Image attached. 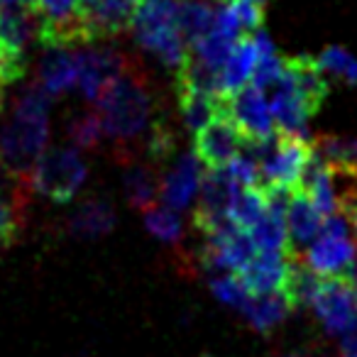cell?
I'll use <instances>...</instances> for the list:
<instances>
[{"mask_svg":"<svg viewBox=\"0 0 357 357\" xmlns=\"http://www.w3.org/2000/svg\"><path fill=\"white\" fill-rule=\"evenodd\" d=\"M96 113L103 123L105 142L113 147V157L120 164L139 159V144L142 149L147 147L162 118L154 84L137 59L96 100Z\"/></svg>","mask_w":357,"mask_h":357,"instance_id":"obj_1","label":"cell"},{"mask_svg":"<svg viewBox=\"0 0 357 357\" xmlns=\"http://www.w3.org/2000/svg\"><path fill=\"white\" fill-rule=\"evenodd\" d=\"M50 144V96L30 84L17 96L8 123L0 130V169L15 189L30 194V178Z\"/></svg>","mask_w":357,"mask_h":357,"instance_id":"obj_2","label":"cell"},{"mask_svg":"<svg viewBox=\"0 0 357 357\" xmlns=\"http://www.w3.org/2000/svg\"><path fill=\"white\" fill-rule=\"evenodd\" d=\"M137 45L167 69L181 71L189 61V45L178 25V0H142L130 20Z\"/></svg>","mask_w":357,"mask_h":357,"instance_id":"obj_3","label":"cell"},{"mask_svg":"<svg viewBox=\"0 0 357 357\" xmlns=\"http://www.w3.org/2000/svg\"><path fill=\"white\" fill-rule=\"evenodd\" d=\"M89 176V164L76 147H52L37 162L30 178V194L52 204H69L81 194Z\"/></svg>","mask_w":357,"mask_h":357,"instance_id":"obj_4","label":"cell"},{"mask_svg":"<svg viewBox=\"0 0 357 357\" xmlns=\"http://www.w3.org/2000/svg\"><path fill=\"white\" fill-rule=\"evenodd\" d=\"M301 259L323 279H340L352 264H357V245L352 243L350 220L337 211L328 215L323 233L301 255Z\"/></svg>","mask_w":357,"mask_h":357,"instance_id":"obj_5","label":"cell"},{"mask_svg":"<svg viewBox=\"0 0 357 357\" xmlns=\"http://www.w3.org/2000/svg\"><path fill=\"white\" fill-rule=\"evenodd\" d=\"M132 59L135 56L125 54L123 50H115L110 45L79 47L76 50V64H79V89L84 98L96 105L103 91L128 71Z\"/></svg>","mask_w":357,"mask_h":357,"instance_id":"obj_6","label":"cell"},{"mask_svg":"<svg viewBox=\"0 0 357 357\" xmlns=\"http://www.w3.org/2000/svg\"><path fill=\"white\" fill-rule=\"evenodd\" d=\"M311 308L328 335L342 337L357 323V296L342 279H323Z\"/></svg>","mask_w":357,"mask_h":357,"instance_id":"obj_7","label":"cell"},{"mask_svg":"<svg viewBox=\"0 0 357 357\" xmlns=\"http://www.w3.org/2000/svg\"><path fill=\"white\" fill-rule=\"evenodd\" d=\"M248 144V137L243 130L233 123L228 113L215 118L206 130L196 135L194 154L201 159V164L208 169H223L238 157Z\"/></svg>","mask_w":357,"mask_h":357,"instance_id":"obj_8","label":"cell"},{"mask_svg":"<svg viewBox=\"0 0 357 357\" xmlns=\"http://www.w3.org/2000/svg\"><path fill=\"white\" fill-rule=\"evenodd\" d=\"M225 113L233 118V123L243 130L248 139H264L277 132L267 93L262 89H255L252 84L225 98Z\"/></svg>","mask_w":357,"mask_h":357,"instance_id":"obj_9","label":"cell"},{"mask_svg":"<svg viewBox=\"0 0 357 357\" xmlns=\"http://www.w3.org/2000/svg\"><path fill=\"white\" fill-rule=\"evenodd\" d=\"M201 181H204V164L194 152H184L176 157L172 169L162 174L159 181V201L169 211H184L191 201L199 196Z\"/></svg>","mask_w":357,"mask_h":357,"instance_id":"obj_10","label":"cell"},{"mask_svg":"<svg viewBox=\"0 0 357 357\" xmlns=\"http://www.w3.org/2000/svg\"><path fill=\"white\" fill-rule=\"evenodd\" d=\"M326 215L316 208L311 199L301 191H294L291 204L287 211V228H289V257H301L311 243L323 233Z\"/></svg>","mask_w":357,"mask_h":357,"instance_id":"obj_11","label":"cell"},{"mask_svg":"<svg viewBox=\"0 0 357 357\" xmlns=\"http://www.w3.org/2000/svg\"><path fill=\"white\" fill-rule=\"evenodd\" d=\"M115 228V208L103 196L84 199L64 220V235L74 240H98Z\"/></svg>","mask_w":357,"mask_h":357,"instance_id":"obj_12","label":"cell"},{"mask_svg":"<svg viewBox=\"0 0 357 357\" xmlns=\"http://www.w3.org/2000/svg\"><path fill=\"white\" fill-rule=\"evenodd\" d=\"M269 108H272V118L277 125V132L289 135V137L308 139V120H311V110L303 103V98L287 84L279 79V84L272 89L269 96Z\"/></svg>","mask_w":357,"mask_h":357,"instance_id":"obj_13","label":"cell"},{"mask_svg":"<svg viewBox=\"0 0 357 357\" xmlns=\"http://www.w3.org/2000/svg\"><path fill=\"white\" fill-rule=\"evenodd\" d=\"M282 79L301 96L313 115L321 110V105L326 103L328 93H331L328 76L318 69L316 59H311V56H289Z\"/></svg>","mask_w":357,"mask_h":357,"instance_id":"obj_14","label":"cell"},{"mask_svg":"<svg viewBox=\"0 0 357 357\" xmlns=\"http://www.w3.org/2000/svg\"><path fill=\"white\" fill-rule=\"evenodd\" d=\"M37 86L50 98H59L66 91L79 86V64L76 50H45V56L37 69Z\"/></svg>","mask_w":357,"mask_h":357,"instance_id":"obj_15","label":"cell"},{"mask_svg":"<svg viewBox=\"0 0 357 357\" xmlns=\"http://www.w3.org/2000/svg\"><path fill=\"white\" fill-rule=\"evenodd\" d=\"M289 269V255L284 252H257L255 259L238 274L243 279L250 296H264V294H277L284 289Z\"/></svg>","mask_w":357,"mask_h":357,"instance_id":"obj_16","label":"cell"},{"mask_svg":"<svg viewBox=\"0 0 357 357\" xmlns=\"http://www.w3.org/2000/svg\"><path fill=\"white\" fill-rule=\"evenodd\" d=\"M225 98L228 96H213L204 93V91L186 89V86H176L178 115H181L184 128L194 135L206 130L215 118L225 113Z\"/></svg>","mask_w":357,"mask_h":357,"instance_id":"obj_17","label":"cell"},{"mask_svg":"<svg viewBox=\"0 0 357 357\" xmlns=\"http://www.w3.org/2000/svg\"><path fill=\"white\" fill-rule=\"evenodd\" d=\"M123 186L130 208L142 211V213L154 208L159 199V181H162L159 169L149 164L147 159H135V162L123 164Z\"/></svg>","mask_w":357,"mask_h":357,"instance_id":"obj_18","label":"cell"},{"mask_svg":"<svg viewBox=\"0 0 357 357\" xmlns=\"http://www.w3.org/2000/svg\"><path fill=\"white\" fill-rule=\"evenodd\" d=\"M257 64H259L257 45H255L252 35H245L235 45L233 54L228 56V61L223 66V74H220V91H223V96H233L238 91H243L245 86L252 84Z\"/></svg>","mask_w":357,"mask_h":357,"instance_id":"obj_19","label":"cell"},{"mask_svg":"<svg viewBox=\"0 0 357 357\" xmlns=\"http://www.w3.org/2000/svg\"><path fill=\"white\" fill-rule=\"evenodd\" d=\"M321 284H323V277H318L301 257H289V269H287L282 294L287 296L291 311L311 306L313 296H316V291L321 289Z\"/></svg>","mask_w":357,"mask_h":357,"instance_id":"obj_20","label":"cell"},{"mask_svg":"<svg viewBox=\"0 0 357 357\" xmlns=\"http://www.w3.org/2000/svg\"><path fill=\"white\" fill-rule=\"evenodd\" d=\"M291 311L287 296L282 291L277 294H264V296H252L240 313L245 316V321L250 323V328L257 333H272L277 326H282L287 313Z\"/></svg>","mask_w":357,"mask_h":357,"instance_id":"obj_21","label":"cell"},{"mask_svg":"<svg viewBox=\"0 0 357 357\" xmlns=\"http://www.w3.org/2000/svg\"><path fill=\"white\" fill-rule=\"evenodd\" d=\"M267 213V194L264 189H240L230 204L228 218L243 230H252Z\"/></svg>","mask_w":357,"mask_h":357,"instance_id":"obj_22","label":"cell"},{"mask_svg":"<svg viewBox=\"0 0 357 357\" xmlns=\"http://www.w3.org/2000/svg\"><path fill=\"white\" fill-rule=\"evenodd\" d=\"M66 137L76 149H98L105 142L103 123L96 110H81L66 120Z\"/></svg>","mask_w":357,"mask_h":357,"instance_id":"obj_23","label":"cell"},{"mask_svg":"<svg viewBox=\"0 0 357 357\" xmlns=\"http://www.w3.org/2000/svg\"><path fill=\"white\" fill-rule=\"evenodd\" d=\"M144 228H147L149 235L159 240L164 245H172V248H178L184 243V220L176 211H169L164 206H154V208L144 211Z\"/></svg>","mask_w":357,"mask_h":357,"instance_id":"obj_24","label":"cell"},{"mask_svg":"<svg viewBox=\"0 0 357 357\" xmlns=\"http://www.w3.org/2000/svg\"><path fill=\"white\" fill-rule=\"evenodd\" d=\"M318 69L331 79L342 81L345 86H357V59L347 50L331 45L318 54Z\"/></svg>","mask_w":357,"mask_h":357,"instance_id":"obj_25","label":"cell"},{"mask_svg":"<svg viewBox=\"0 0 357 357\" xmlns=\"http://www.w3.org/2000/svg\"><path fill=\"white\" fill-rule=\"evenodd\" d=\"M27 191H17L13 199H6L3 191H0V248L3 245H10L13 240L20 235L22 230V208L27 204Z\"/></svg>","mask_w":357,"mask_h":357,"instance_id":"obj_26","label":"cell"},{"mask_svg":"<svg viewBox=\"0 0 357 357\" xmlns=\"http://www.w3.org/2000/svg\"><path fill=\"white\" fill-rule=\"evenodd\" d=\"M211 291H213V296L218 298L220 303H225V306H230V308H238V311H243L245 303L252 298L238 274H220V277H213L211 279Z\"/></svg>","mask_w":357,"mask_h":357,"instance_id":"obj_27","label":"cell"},{"mask_svg":"<svg viewBox=\"0 0 357 357\" xmlns=\"http://www.w3.org/2000/svg\"><path fill=\"white\" fill-rule=\"evenodd\" d=\"M225 169H228V174L233 176V181L240 189H264L259 164L248 152H240Z\"/></svg>","mask_w":357,"mask_h":357,"instance_id":"obj_28","label":"cell"},{"mask_svg":"<svg viewBox=\"0 0 357 357\" xmlns=\"http://www.w3.org/2000/svg\"><path fill=\"white\" fill-rule=\"evenodd\" d=\"M340 357H357V323L340 337Z\"/></svg>","mask_w":357,"mask_h":357,"instance_id":"obj_29","label":"cell"},{"mask_svg":"<svg viewBox=\"0 0 357 357\" xmlns=\"http://www.w3.org/2000/svg\"><path fill=\"white\" fill-rule=\"evenodd\" d=\"M3 8H25V10H35L37 0H0Z\"/></svg>","mask_w":357,"mask_h":357,"instance_id":"obj_30","label":"cell"},{"mask_svg":"<svg viewBox=\"0 0 357 357\" xmlns=\"http://www.w3.org/2000/svg\"><path fill=\"white\" fill-rule=\"evenodd\" d=\"M100 3H103V0H79V10H81V20H84V17H89L91 13L96 10V8L100 6Z\"/></svg>","mask_w":357,"mask_h":357,"instance_id":"obj_31","label":"cell"},{"mask_svg":"<svg viewBox=\"0 0 357 357\" xmlns=\"http://www.w3.org/2000/svg\"><path fill=\"white\" fill-rule=\"evenodd\" d=\"M240 3H250V6H257V8H262V10H264V6H267L269 0H240Z\"/></svg>","mask_w":357,"mask_h":357,"instance_id":"obj_32","label":"cell"},{"mask_svg":"<svg viewBox=\"0 0 357 357\" xmlns=\"http://www.w3.org/2000/svg\"><path fill=\"white\" fill-rule=\"evenodd\" d=\"M0 108H3V86H0Z\"/></svg>","mask_w":357,"mask_h":357,"instance_id":"obj_33","label":"cell"},{"mask_svg":"<svg viewBox=\"0 0 357 357\" xmlns=\"http://www.w3.org/2000/svg\"><path fill=\"white\" fill-rule=\"evenodd\" d=\"M291 357H296V355H291Z\"/></svg>","mask_w":357,"mask_h":357,"instance_id":"obj_34","label":"cell"}]
</instances>
